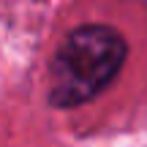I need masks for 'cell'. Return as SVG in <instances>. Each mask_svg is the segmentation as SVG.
Segmentation results:
<instances>
[{
  "label": "cell",
  "instance_id": "1",
  "mask_svg": "<svg viewBox=\"0 0 147 147\" xmlns=\"http://www.w3.org/2000/svg\"><path fill=\"white\" fill-rule=\"evenodd\" d=\"M125 38L106 25H84L68 33L52 60L49 104L71 109L93 101L125 63Z\"/></svg>",
  "mask_w": 147,
  "mask_h": 147
}]
</instances>
